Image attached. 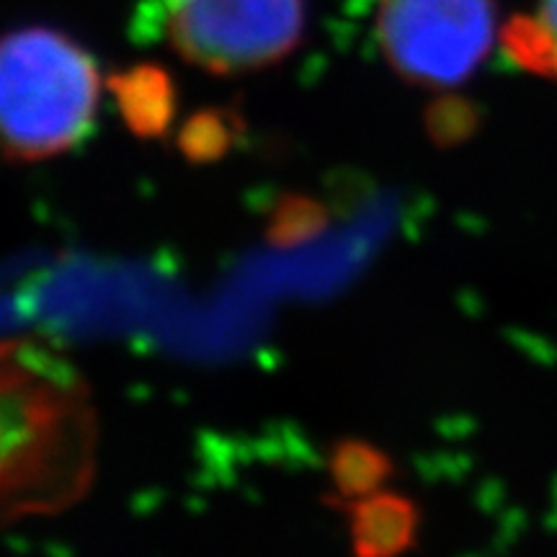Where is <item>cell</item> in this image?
<instances>
[{"label": "cell", "mask_w": 557, "mask_h": 557, "mask_svg": "<svg viewBox=\"0 0 557 557\" xmlns=\"http://www.w3.org/2000/svg\"><path fill=\"white\" fill-rule=\"evenodd\" d=\"M500 47L513 65L557 83V0H534V9L500 26Z\"/></svg>", "instance_id": "7"}, {"label": "cell", "mask_w": 557, "mask_h": 557, "mask_svg": "<svg viewBox=\"0 0 557 557\" xmlns=\"http://www.w3.org/2000/svg\"><path fill=\"white\" fill-rule=\"evenodd\" d=\"M331 225V212L323 201L308 194H284L271 207L267 240L276 250L302 248L318 240Z\"/></svg>", "instance_id": "10"}, {"label": "cell", "mask_w": 557, "mask_h": 557, "mask_svg": "<svg viewBox=\"0 0 557 557\" xmlns=\"http://www.w3.org/2000/svg\"><path fill=\"white\" fill-rule=\"evenodd\" d=\"M329 472L336 500L364 498L377 493L393 478L395 465L387 451H382L364 438H341L333 444L329 457Z\"/></svg>", "instance_id": "8"}, {"label": "cell", "mask_w": 557, "mask_h": 557, "mask_svg": "<svg viewBox=\"0 0 557 557\" xmlns=\"http://www.w3.org/2000/svg\"><path fill=\"white\" fill-rule=\"evenodd\" d=\"M109 94L114 96L124 127L139 139H160L173 127L178 111L176 83L163 65L139 62L109 75Z\"/></svg>", "instance_id": "6"}, {"label": "cell", "mask_w": 557, "mask_h": 557, "mask_svg": "<svg viewBox=\"0 0 557 557\" xmlns=\"http://www.w3.org/2000/svg\"><path fill=\"white\" fill-rule=\"evenodd\" d=\"M423 127L436 148H455L475 135L478 109L462 96L444 94L429 103L426 114H423Z\"/></svg>", "instance_id": "11"}, {"label": "cell", "mask_w": 557, "mask_h": 557, "mask_svg": "<svg viewBox=\"0 0 557 557\" xmlns=\"http://www.w3.org/2000/svg\"><path fill=\"white\" fill-rule=\"evenodd\" d=\"M173 52L212 75H243L287 60L302 45L308 0H163Z\"/></svg>", "instance_id": "4"}, {"label": "cell", "mask_w": 557, "mask_h": 557, "mask_svg": "<svg viewBox=\"0 0 557 557\" xmlns=\"http://www.w3.org/2000/svg\"><path fill=\"white\" fill-rule=\"evenodd\" d=\"M374 37L410 86H465L500 39L496 0H377Z\"/></svg>", "instance_id": "3"}, {"label": "cell", "mask_w": 557, "mask_h": 557, "mask_svg": "<svg viewBox=\"0 0 557 557\" xmlns=\"http://www.w3.org/2000/svg\"><path fill=\"white\" fill-rule=\"evenodd\" d=\"M101 86L94 54L65 32L26 26L0 37V156L39 163L78 148Z\"/></svg>", "instance_id": "2"}, {"label": "cell", "mask_w": 557, "mask_h": 557, "mask_svg": "<svg viewBox=\"0 0 557 557\" xmlns=\"http://www.w3.org/2000/svg\"><path fill=\"white\" fill-rule=\"evenodd\" d=\"M99 416L83 374L41 338H0V529L88 496Z\"/></svg>", "instance_id": "1"}, {"label": "cell", "mask_w": 557, "mask_h": 557, "mask_svg": "<svg viewBox=\"0 0 557 557\" xmlns=\"http://www.w3.org/2000/svg\"><path fill=\"white\" fill-rule=\"evenodd\" d=\"M246 132V120L230 107H207L181 124L176 145L191 165L220 163Z\"/></svg>", "instance_id": "9"}, {"label": "cell", "mask_w": 557, "mask_h": 557, "mask_svg": "<svg viewBox=\"0 0 557 557\" xmlns=\"http://www.w3.org/2000/svg\"><path fill=\"white\" fill-rule=\"evenodd\" d=\"M348 519L354 553L359 557H393L416 547L421 511L400 493L377 491L354 500H329Z\"/></svg>", "instance_id": "5"}]
</instances>
